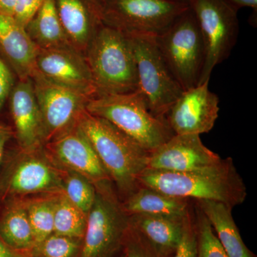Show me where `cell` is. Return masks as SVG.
<instances>
[{
    "label": "cell",
    "mask_w": 257,
    "mask_h": 257,
    "mask_svg": "<svg viewBox=\"0 0 257 257\" xmlns=\"http://www.w3.org/2000/svg\"><path fill=\"white\" fill-rule=\"evenodd\" d=\"M138 181L140 186L173 197L215 201L232 209L243 204L247 196L246 185L231 158L222 159L213 167L189 172L146 169Z\"/></svg>",
    "instance_id": "6da1fadb"
},
{
    "label": "cell",
    "mask_w": 257,
    "mask_h": 257,
    "mask_svg": "<svg viewBox=\"0 0 257 257\" xmlns=\"http://www.w3.org/2000/svg\"><path fill=\"white\" fill-rule=\"evenodd\" d=\"M77 124L92 144L121 201L140 187L139 177L148 165L150 152L106 119L86 109Z\"/></svg>",
    "instance_id": "7a4b0ae2"
},
{
    "label": "cell",
    "mask_w": 257,
    "mask_h": 257,
    "mask_svg": "<svg viewBox=\"0 0 257 257\" xmlns=\"http://www.w3.org/2000/svg\"><path fill=\"white\" fill-rule=\"evenodd\" d=\"M96 95L139 89L136 62L130 37L102 25L84 52Z\"/></svg>",
    "instance_id": "3957f363"
},
{
    "label": "cell",
    "mask_w": 257,
    "mask_h": 257,
    "mask_svg": "<svg viewBox=\"0 0 257 257\" xmlns=\"http://www.w3.org/2000/svg\"><path fill=\"white\" fill-rule=\"evenodd\" d=\"M85 109L109 121L150 152L175 135L165 119L152 114L140 90L93 96Z\"/></svg>",
    "instance_id": "277c9868"
},
{
    "label": "cell",
    "mask_w": 257,
    "mask_h": 257,
    "mask_svg": "<svg viewBox=\"0 0 257 257\" xmlns=\"http://www.w3.org/2000/svg\"><path fill=\"white\" fill-rule=\"evenodd\" d=\"M12 143L0 170V202L62 192L61 170L49 160L43 147L24 150Z\"/></svg>",
    "instance_id": "5b68a950"
},
{
    "label": "cell",
    "mask_w": 257,
    "mask_h": 257,
    "mask_svg": "<svg viewBox=\"0 0 257 257\" xmlns=\"http://www.w3.org/2000/svg\"><path fill=\"white\" fill-rule=\"evenodd\" d=\"M95 188L80 257H116L122 251L130 216L123 209L112 182L97 184Z\"/></svg>",
    "instance_id": "8992f818"
},
{
    "label": "cell",
    "mask_w": 257,
    "mask_h": 257,
    "mask_svg": "<svg viewBox=\"0 0 257 257\" xmlns=\"http://www.w3.org/2000/svg\"><path fill=\"white\" fill-rule=\"evenodd\" d=\"M103 25L127 36L157 37L187 11L179 0H98Z\"/></svg>",
    "instance_id": "52a82bcc"
},
{
    "label": "cell",
    "mask_w": 257,
    "mask_h": 257,
    "mask_svg": "<svg viewBox=\"0 0 257 257\" xmlns=\"http://www.w3.org/2000/svg\"><path fill=\"white\" fill-rule=\"evenodd\" d=\"M166 64L184 91L198 85L204 65V44L190 7L156 37Z\"/></svg>",
    "instance_id": "ba28073f"
},
{
    "label": "cell",
    "mask_w": 257,
    "mask_h": 257,
    "mask_svg": "<svg viewBox=\"0 0 257 257\" xmlns=\"http://www.w3.org/2000/svg\"><path fill=\"white\" fill-rule=\"evenodd\" d=\"M128 37L136 62L138 90L145 96L152 114L165 119L170 108L184 92L183 89L166 64L156 37Z\"/></svg>",
    "instance_id": "9c48e42d"
},
{
    "label": "cell",
    "mask_w": 257,
    "mask_h": 257,
    "mask_svg": "<svg viewBox=\"0 0 257 257\" xmlns=\"http://www.w3.org/2000/svg\"><path fill=\"white\" fill-rule=\"evenodd\" d=\"M204 49L199 84L209 81L213 69L229 57L239 34L238 9L225 0H189Z\"/></svg>",
    "instance_id": "30bf717a"
},
{
    "label": "cell",
    "mask_w": 257,
    "mask_h": 257,
    "mask_svg": "<svg viewBox=\"0 0 257 257\" xmlns=\"http://www.w3.org/2000/svg\"><path fill=\"white\" fill-rule=\"evenodd\" d=\"M43 150L56 167L78 173L94 186L111 182L92 144L77 123L45 143Z\"/></svg>",
    "instance_id": "8fae6325"
},
{
    "label": "cell",
    "mask_w": 257,
    "mask_h": 257,
    "mask_svg": "<svg viewBox=\"0 0 257 257\" xmlns=\"http://www.w3.org/2000/svg\"><path fill=\"white\" fill-rule=\"evenodd\" d=\"M45 133V143L77 123L91 97L51 82L35 72L31 77Z\"/></svg>",
    "instance_id": "7c38bea8"
},
{
    "label": "cell",
    "mask_w": 257,
    "mask_h": 257,
    "mask_svg": "<svg viewBox=\"0 0 257 257\" xmlns=\"http://www.w3.org/2000/svg\"><path fill=\"white\" fill-rule=\"evenodd\" d=\"M209 81L184 91L166 115L175 135L209 133L219 116V99L209 89Z\"/></svg>",
    "instance_id": "4fadbf2b"
},
{
    "label": "cell",
    "mask_w": 257,
    "mask_h": 257,
    "mask_svg": "<svg viewBox=\"0 0 257 257\" xmlns=\"http://www.w3.org/2000/svg\"><path fill=\"white\" fill-rule=\"evenodd\" d=\"M35 72L51 82L89 97L96 95L95 87L85 57L71 45L38 48Z\"/></svg>",
    "instance_id": "5bb4252c"
},
{
    "label": "cell",
    "mask_w": 257,
    "mask_h": 257,
    "mask_svg": "<svg viewBox=\"0 0 257 257\" xmlns=\"http://www.w3.org/2000/svg\"><path fill=\"white\" fill-rule=\"evenodd\" d=\"M7 107L15 145L24 150L42 148L45 144V128L31 77L17 80Z\"/></svg>",
    "instance_id": "9a60e30c"
},
{
    "label": "cell",
    "mask_w": 257,
    "mask_h": 257,
    "mask_svg": "<svg viewBox=\"0 0 257 257\" xmlns=\"http://www.w3.org/2000/svg\"><path fill=\"white\" fill-rule=\"evenodd\" d=\"M200 135H174L150 152L147 169L189 172L220 163L222 159L203 144Z\"/></svg>",
    "instance_id": "2e32d148"
},
{
    "label": "cell",
    "mask_w": 257,
    "mask_h": 257,
    "mask_svg": "<svg viewBox=\"0 0 257 257\" xmlns=\"http://www.w3.org/2000/svg\"><path fill=\"white\" fill-rule=\"evenodd\" d=\"M55 3L69 43L84 55L103 25L98 0H55Z\"/></svg>",
    "instance_id": "e0dca14e"
},
{
    "label": "cell",
    "mask_w": 257,
    "mask_h": 257,
    "mask_svg": "<svg viewBox=\"0 0 257 257\" xmlns=\"http://www.w3.org/2000/svg\"><path fill=\"white\" fill-rule=\"evenodd\" d=\"M38 47L13 17L0 14V56L18 79L32 77Z\"/></svg>",
    "instance_id": "ac0fdd59"
},
{
    "label": "cell",
    "mask_w": 257,
    "mask_h": 257,
    "mask_svg": "<svg viewBox=\"0 0 257 257\" xmlns=\"http://www.w3.org/2000/svg\"><path fill=\"white\" fill-rule=\"evenodd\" d=\"M191 212L184 218L133 214L130 216V224L161 257H171L180 241L185 221Z\"/></svg>",
    "instance_id": "d6986e66"
},
{
    "label": "cell",
    "mask_w": 257,
    "mask_h": 257,
    "mask_svg": "<svg viewBox=\"0 0 257 257\" xmlns=\"http://www.w3.org/2000/svg\"><path fill=\"white\" fill-rule=\"evenodd\" d=\"M121 204L128 216L147 214L184 218L193 209L189 199L173 197L143 186L121 201Z\"/></svg>",
    "instance_id": "ffe728a7"
},
{
    "label": "cell",
    "mask_w": 257,
    "mask_h": 257,
    "mask_svg": "<svg viewBox=\"0 0 257 257\" xmlns=\"http://www.w3.org/2000/svg\"><path fill=\"white\" fill-rule=\"evenodd\" d=\"M0 238L10 248L27 255L36 244L22 198L0 202Z\"/></svg>",
    "instance_id": "44dd1931"
},
{
    "label": "cell",
    "mask_w": 257,
    "mask_h": 257,
    "mask_svg": "<svg viewBox=\"0 0 257 257\" xmlns=\"http://www.w3.org/2000/svg\"><path fill=\"white\" fill-rule=\"evenodd\" d=\"M210 223L229 257H255L243 242L232 216V208L215 201H195Z\"/></svg>",
    "instance_id": "7402d4cb"
},
{
    "label": "cell",
    "mask_w": 257,
    "mask_h": 257,
    "mask_svg": "<svg viewBox=\"0 0 257 257\" xmlns=\"http://www.w3.org/2000/svg\"><path fill=\"white\" fill-rule=\"evenodd\" d=\"M25 30L32 41L40 49L71 45L59 18L55 0H45Z\"/></svg>",
    "instance_id": "603a6c76"
},
{
    "label": "cell",
    "mask_w": 257,
    "mask_h": 257,
    "mask_svg": "<svg viewBox=\"0 0 257 257\" xmlns=\"http://www.w3.org/2000/svg\"><path fill=\"white\" fill-rule=\"evenodd\" d=\"M60 192L22 198L36 244L54 233L55 204Z\"/></svg>",
    "instance_id": "cb8c5ba5"
},
{
    "label": "cell",
    "mask_w": 257,
    "mask_h": 257,
    "mask_svg": "<svg viewBox=\"0 0 257 257\" xmlns=\"http://www.w3.org/2000/svg\"><path fill=\"white\" fill-rule=\"evenodd\" d=\"M87 222V214L72 204L63 192L59 193L55 204L54 233L83 239Z\"/></svg>",
    "instance_id": "d4e9b609"
},
{
    "label": "cell",
    "mask_w": 257,
    "mask_h": 257,
    "mask_svg": "<svg viewBox=\"0 0 257 257\" xmlns=\"http://www.w3.org/2000/svg\"><path fill=\"white\" fill-rule=\"evenodd\" d=\"M60 170L62 192L72 204L88 214L95 199V186L78 173Z\"/></svg>",
    "instance_id": "484cf974"
},
{
    "label": "cell",
    "mask_w": 257,
    "mask_h": 257,
    "mask_svg": "<svg viewBox=\"0 0 257 257\" xmlns=\"http://www.w3.org/2000/svg\"><path fill=\"white\" fill-rule=\"evenodd\" d=\"M83 239L53 233L37 243L29 253L30 257H80Z\"/></svg>",
    "instance_id": "4316f807"
},
{
    "label": "cell",
    "mask_w": 257,
    "mask_h": 257,
    "mask_svg": "<svg viewBox=\"0 0 257 257\" xmlns=\"http://www.w3.org/2000/svg\"><path fill=\"white\" fill-rule=\"evenodd\" d=\"M194 223L199 257H229L200 208L194 207Z\"/></svg>",
    "instance_id": "83f0119b"
},
{
    "label": "cell",
    "mask_w": 257,
    "mask_h": 257,
    "mask_svg": "<svg viewBox=\"0 0 257 257\" xmlns=\"http://www.w3.org/2000/svg\"><path fill=\"white\" fill-rule=\"evenodd\" d=\"M125 257H161L151 244L130 225L123 243Z\"/></svg>",
    "instance_id": "f1b7e54d"
},
{
    "label": "cell",
    "mask_w": 257,
    "mask_h": 257,
    "mask_svg": "<svg viewBox=\"0 0 257 257\" xmlns=\"http://www.w3.org/2000/svg\"><path fill=\"white\" fill-rule=\"evenodd\" d=\"M171 257H198L197 237L194 223V208L185 221L182 237Z\"/></svg>",
    "instance_id": "f546056e"
},
{
    "label": "cell",
    "mask_w": 257,
    "mask_h": 257,
    "mask_svg": "<svg viewBox=\"0 0 257 257\" xmlns=\"http://www.w3.org/2000/svg\"><path fill=\"white\" fill-rule=\"evenodd\" d=\"M17 80L14 72L0 56V119H4L3 113Z\"/></svg>",
    "instance_id": "4dcf8cb0"
},
{
    "label": "cell",
    "mask_w": 257,
    "mask_h": 257,
    "mask_svg": "<svg viewBox=\"0 0 257 257\" xmlns=\"http://www.w3.org/2000/svg\"><path fill=\"white\" fill-rule=\"evenodd\" d=\"M45 0H17L13 18L25 29Z\"/></svg>",
    "instance_id": "1f68e13d"
},
{
    "label": "cell",
    "mask_w": 257,
    "mask_h": 257,
    "mask_svg": "<svg viewBox=\"0 0 257 257\" xmlns=\"http://www.w3.org/2000/svg\"><path fill=\"white\" fill-rule=\"evenodd\" d=\"M14 132L11 125L4 119H0V170L8 147L14 141Z\"/></svg>",
    "instance_id": "d6a6232c"
},
{
    "label": "cell",
    "mask_w": 257,
    "mask_h": 257,
    "mask_svg": "<svg viewBox=\"0 0 257 257\" xmlns=\"http://www.w3.org/2000/svg\"><path fill=\"white\" fill-rule=\"evenodd\" d=\"M0 257H29V256L10 248L0 238Z\"/></svg>",
    "instance_id": "836d02e7"
},
{
    "label": "cell",
    "mask_w": 257,
    "mask_h": 257,
    "mask_svg": "<svg viewBox=\"0 0 257 257\" xmlns=\"http://www.w3.org/2000/svg\"><path fill=\"white\" fill-rule=\"evenodd\" d=\"M230 5L234 6L236 9L241 8H250L253 10V13L257 11V0H225Z\"/></svg>",
    "instance_id": "e575fe53"
},
{
    "label": "cell",
    "mask_w": 257,
    "mask_h": 257,
    "mask_svg": "<svg viewBox=\"0 0 257 257\" xmlns=\"http://www.w3.org/2000/svg\"><path fill=\"white\" fill-rule=\"evenodd\" d=\"M16 3L17 0H0V14L13 18Z\"/></svg>",
    "instance_id": "d590c367"
},
{
    "label": "cell",
    "mask_w": 257,
    "mask_h": 257,
    "mask_svg": "<svg viewBox=\"0 0 257 257\" xmlns=\"http://www.w3.org/2000/svg\"><path fill=\"white\" fill-rule=\"evenodd\" d=\"M116 257H125L124 253H123L122 251H121V253H119L117 256Z\"/></svg>",
    "instance_id": "8d00e7d4"
},
{
    "label": "cell",
    "mask_w": 257,
    "mask_h": 257,
    "mask_svg": "<svg viewBox=\"0 0 257 257\" xmlns=\"http://www.w3.org/2000/svg\"><path fill=\"white\" fill-rule=\"evenodd\" d=\"M179 1L187 2V3H188L189 0H179Z\"/></svg>",
    "instance_id": "74e56055"
},
{
    "label": "cell",
    "mask_w": 257,
    "mask_h": 257,
    "mask_svg": "<svg viewBox=\"0 0 257 257\" xmlns=\"http://www.w3.org/2000/svg\"><path fill=\"white\" fill-rule=\"evenodd\" d=\"M198 257H199V256H198Z\"/></svg>",
    "instance_id": "f35d334b"
},
{
    "label": "cell",
    "mask_w": 257,
    "mask_h": 257,
    "mask_svg": "<svg viewBox=\"0 0 257 257\" xmlns=\"http://www.w3.org/2000/svg\"><path fill=\"white\" fill-rule=\"evenodd\" d=\"M29 257H30V256H29Z\"/></svg>",
    "instance_id": "ab89813d"
}]
</instances>
